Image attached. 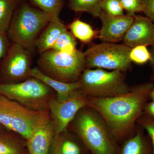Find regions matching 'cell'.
<instances>
[{"label": "cell", "mask_w": 154, "mask_h": 154, "mask_svg": "<svg viewBox=\"0 0 154 154\" xmlns=\"http://www.w3.org/2000/svg\"><path fill=\"white\" fill-rule=\"evenodd\" d=\"M154 86L153 83L148 82L134 86L126 94L115 97L87 96V106L102 116L118 143L123 142L134 133Z\"/></svg>", "instance_id": "6da1fadb"}, {"label": "cell", "mask_w": 154, "mask_h": 154, "mask_svg": "<svg viewBox=\"0 0 154 154\" xmlns=\"http://www.w3.org/2000/svg\"><path fill=\"white\" fill-rule=\"evenodd\" d=\"M91 154H117L119 146L105 122L88 106L79 111L67 128Z\"/></svg>", "instance_id": "7a4b0ae2"}, {"label": "cell", "mask_w": 154, "mask_h": 154, "mask_svg": "<svg viewBox=\"0 0 154 154\" xmlns=\"http://www.w3.org/2000/svg\"><path fill=\"white\" fill-rule=\"evenodd\" d=\"M52 17L40 9L21 2L14 13L8 36L13 43L33 51L37 38Z\"/></svg>", "instance_id": "3957f363"}, {"label": "cell", "mask_w": 154, "mask_h": 154, "mask_svg": "<svg viewBox=\"0 0 154 154\" xmlns=\"http://www.w3.org/2000/svg\"><path fill=\"white\" fill-rule=\"evenodd\" d=\"M50 120L48 110L35 111L0 95V124L26 140Z\"/></svg>", "instance_id": "277c9868"}, {"label": "cell", "mask_w": 154, "mask_h": 154, "mask_svg": "<svg viewBox=\"0 0 154 154\" xmlns=\"http://www.w3.org/2000/svg\"><path fill=\"white\" fill-rule=\"evenodd\" d=\"M37 64L43 73L67 83L75 82L86 69L85 52H65L51 49L40 54Z\"/></svg>", "instance_id": "5b68a950"}, {"label": "cell", "mask_w": 154, "mask_h": 154, "mask_svg": "<svg viewBox=\"0 0 154 154\" xmlns=\"http://www.w3.org/2000/svg\"><path fill=\"white\" fill-rule=\"evenodd\" d=\"M78 82L81 92L86 96L94 98L115 97L126 94L131 89L123 72L119 70L86 69Z\"/></svg>", "instance_id": "8992f818"}, {"label": "cell", "mask_w": 154, "mask_h": 154, "mask_svg": "<svg viewBox=\"0 0 154 154\" xmlns=\"http://www.w3.org/2000/svg\"><path fill=\"white\" fill-rule=\"evenodd\" d=\"M54 91L33 77L20 82L0 83L1 96L35 111L48 110L50 100L56 95H54Z\"/></svg>", "instance_id": "52a82bcc"}, {"label": "cell", "mask_w": 154, "mask_h": 154, "mask_svg": "<svg viewBox=\"0 0 154 154\" xmlns=\"http://www.w3.org/2000/svg\"><path fill=\"white\" fill-rule=\"evenodd\" d=\"M131 49L124 44L103 42L94 45L85 51L86 69L127 71L131 66Z\"/></svg>", "instance_id": "ba28073f"}, {"label": "cell", "mask_w": 154, "mask_h": 154, "mask_svg": "<svg viewBox=\"0 0 154 154\" xmlns=\"http://www.w3.org/2000/svg\"><path fill=\"white\" fill-rule=\"evenodd\" d=\"M87 106V96L79 89L66 99L60 100L56 95L50 100L48 105L50 119L55 133L67 128L77 113Z\"/></svg>", "instance_id": "9c48e42d"}, {"label": "cell", "mask_w": 154, "mask_h": 154, "mask_svg": "<svg viewBox=\"0 0 154 154\" xmlns=\"http://www.w3.org/2000/svg\"><path fill=\"white\" fill-rule=\"evenodd\" d=\"M31 51L13 43L4 57L1 73L7 83L23 82L31 77Z\"/></svg>", "instance_id": "30bf717a"}, {"label": "cell", "mask_w": 154, "mask_h": 154, "mask_svg": "<svg viewBox=\"0 0 154 154\" xmlns=\"http://www.w3.org/2000/svg\"><path fill=\"white\" fill-rule=\"evenodd\" d=\"M99 17L102 23L99 37L105 42L116 43L122 41L134 22V17L111 16L102 11Z\"/></svg>", "instance_id": "8fae6325"}, {"label": "cell", "mask_w": 154, "mask_h": 154, "mask_svg": "<svg viewBox=\"0 0 154 154\" xmlns=\"http://www.w3.org/2000/svg\"><path fill=\"white\" fill-rule=\"evenodd\" d=\"M122 41L131 48L140 45L154 46V22L147 17L135 15Z\"/></svg>", "instance_id": "7c38bea8"}, {"label": "cell", "mask_w": 154, "mask_h": 154, "mask_svg": "<svg viewBox=\"0 0 154 154\" xmlns=\"http://www.w3.org/2000/svg\"><path fill=\"white\" fill-rule=\"evenodd\" d=\"M90 152L82 142L68 128L55 133L50 154H88Z\"/></svg>", "instance_id": "4fadbf2b"}, {"label": "cell", "mask_w": 154, "mask_h": 154, "mask_svg": "<svg viewBox=\"0 0 154 154\" xmlns=\"http://www.w3.org/2000/svg\"><path fill=\"white\" fill-rule=\"evenodd\" d=\"M55 133L51 120L36 130L26 140L28 154H50Z\"/></svg>", "instance_id": "5bb4252c"}, {"label": "cell", "mask_w": 154, "mask_h": 154, "mask_svg": "<svg viewBox=\"0 0 154 154\" xmlns=\"http://www.w3.org/2000/svg\"><path fill=\"white\" fill-rule=\"evenodd\" d=\"M66 30V26L61 22L59 16L52 17L36 40L37 52L41 54L52 49L60 35Z\"/></svg>", "instance_id": "9a60e30c"}, {"label": "cell", "mask_w": 154, "mask_h": 154, "mask_svg": "<svg viewBox=\"0 0 154 154\" xmlns=\"http://www.w3.org/2000/svg\"><path fill=\"white\" fill-rule=\"evenodd\" d=\"M152 152L150 139L140 127L136 128L134 133L119 146L117 154H152Z\"/></svg>", "instance_id": "2e32d148"}, {"label": "cell", "mask_w": 154, "mask_h": 154, "mask_svg": "<svg viewBox=\"0 0 154 154\" xmlns=\"http://www.w3.org/2000/svg\"><path fill=\"white\" fill-rule=\"evenodd\" d=\"M30 76L41 81L52 89L56 93L57 98L60 100L66 99L75 91L79 89L78 81L72 83L60 82L46 75L37 67L31 69Z\"/></svg>", "instance_id": "e0dca14e"}, {"label": "cell", "mask_w": 154, "mask_h": 154, "mask_svg": "<svg viewBox=\"0 0 154 154\" xmlns=\"http://www.w3.org/2000/svg\"><path fill=\"white\" fill-rule=\"evenodd\" d=\"M0 154H28L26 140L6 130L0 134Z\"/></svg>", "instance_id": "ac0fdd59"}, {"label": "cell", "mask_w": 154, "mask_h": 154, "mask_svg": "<svg viewBox=\"0 0 154 154\" xmlns=\"http://www.w3.org/2000/svg\"><path fill=\"white\" fill-rule=\"evenodd\" d=\"M22 0H0V31L7 33L12 18Z\"/></svg>", "instance_id": "d6986e66"}, {"label": "cell", "mask_w": 154, "mask_h": 154, "mask_svg": "<svg viewBox=\"0 0 154 154\" xmlns=\"http://www.w3.org/2000/svg\"><path fill=\"white\" fill-rule=\"evenodd\" d=\"M69 28L75 38L84 43H89L96 36V32L91 25L80 19L73 21Z\"/></svg>", "instance_id": "ffe728a7"}, {"label": "cell", "mask_w": 154, "mask_h": 154, "mask_svg": "<svg viewBox=\"0 0 154 154\" xmlns=\"http://www.w3.org/2000/svg\"><path fill=\"white\" fill-rule=\"evenodd\" d=\"M72 11L85 12L95 17H99L102 10L100 4L102 0H68Z\"/></svg>", "instance_id": "44dd1931"}, {"label": "cell", "mask_w": 154, "mask_h": 154, "mask_svg": "<svg viewBox=\"0 0 154 154\" xmlns=\"http://www.w3.org/2000/svg\"><path fill=\"white\" fill-rule=\"evenodd\" d=\"M77 45L76 38L67 30L60 35L51 49L62 52H72L77 50Z\"/></svg>", "instance_id": "7402d4cb"}, {"label": "cell", "mask_w": 154, "mask_h": 154, "mask_svg": "<svg viewBox=\"0 0 154 154\" xmlns=\"http://www.w3.org/2000/svg\"><path fill=\"white\" fill-rule=\"evenodd\" d=\"M38 8L53 16H59L63 6V0H29Z\"/></svg>", "instance_id": "603a6c76"}, {"label": "cell", "mask_w": 154, "mask_h": 154, "mask_svg": "<svg viewBox=\"0 0 154 154\" xmlns=\"http://www.w3.org/2000/svg\"><path fill=\"white\" fill-rule=\"evenodd\" d=\"M147 47L146 45H140L131 48L129 53L131 61L140 65L150 61L151 54Z\"/></svg>", "instance_id": "cb8c5ba5"}, {"label": "cell", "mask_w": 154, "mask_h": 154, "mask_svg": "<svg viewBox=\"0 0 154 154\" xmlns=\"http://www.w3.org/2000/svg\"><path fill=\"white\" fill-rule=\"evenodd\" d=\"M100 8L102 11L111 16L124 15L123 9L119 0H102Z\"/></svg>", "instance_id": "d4e9b609"}, {"label": "cell", "mask_w": 154, "mask_h": 154, "mask_svg": "<svg viewBox=\"0 0 154 154\" xmlns=\"http://www.w3.org/2000/svg\"><path fill=\"white\" fill-rule=\"evenodd\" d=\"M137 123L147 134L151 141L152 154H154V119L143 113L138 119Z\"/></svg>", "instance_id": "484cf974"}, {"label": "cell", "mask_w": 154, "mask_h": 154, "mask_svg": "<svg viewBox=\"0 0 154 154\" xmlns=\"http://www.w3.org/2000/svg\"><path fill=\"white\" fill-rule=\"evenodd\" d=\"M123 10L127 13V15L134 17L136 13L142 12V7L141 0H119Z\"/></svg>", "instance_id": "4316f807"}, {"label": "cell", "mask_w": 154, "mask_h": 154, "mask_svg": "<svg viewBox=\"0 0 154 154\" xmlns=\"http://www.w3.org/2000/svg\"><path fill=\"white\" fill-rule=\"evenodd\" d=\"M141 2L142 12L154 23V0H141Z\"/></svg>", "instance_id": "83f0119b"}, {"label": "cell", "mask_w": 154, "mask_h": 154, "mask_svg": "<svg viewBox=\"0 0 154 154\" xmlns=\"http://www.w3.org/2000/svg\"><path fill=\"white\" fill-rule=\"evenodd\" d=\"M8 37L7 33L0 31V62L5 57L10 48Z\"/></svg>", "instance_id": "f1b7e54d"}, {"label": "cell", "mask_w": 154, "mask_h": 154, "mask_svg": "<svg viewBox=\"0 0 154 154\" xmlns=\"http://www.w3.org/2000/svg\"><path fill=\"white\" fill-rule=\"evenodd\" d=\"M143 113L154 119V100L147 102L144 108Z\"/></svg>", "instance_id": "f546056e"}, {"label": "cell", "mask_w": 154, "mask_h": 154, "mask_svg": "<svg viewBox=\"0 0 154 154\" xmlns=\"http://www.w3.org/2000/svg\"><path fill=\"white\" fill-rule=\"evenodd\" d=\"M150 51L151 54V59L149 62L152 70V79L154 81V46L152 47V49Z\"/></svg>", "instance_id": "4dcf8cb0"}, {"label": "cell", "mask_w": 154, "mask_h": 154, "mask_svg": "<svg viewBox=\"0 0 154 154\" xmlns=\"http://www.w3.org/2000/svg\"><path fill=\"white\" fill-rule=\"evenodd\" d=\"M152 100H154V86L150 95V98Z\"/></svg>", "instance_id": "1f68e13d"}, {"label": "cell", "mask_w": 154, "mask_h": 154, "mask_svg": "<svg viewBox=\"0 0 154 154\" xmlns=\"http://www.w3.org/2000/svg\"><path fill=\"white\" fill-rule=\"evenodd\" d=\"M7 129H6L2 125L0 124V134L4 132V131H5Z\"/></svg>", "instance_id": "d6a6232c"}, {"label": "cell", "mask_w": 154, "mask_h": 154, "mask_svg": "<svg viewBox=\"0 0 154 154\" xmlns=\"http://www.w3.org/2000/svg\"><path fill=\"white\" fill-rule=\"evenodd\" d=\"M88 154H91V153L90 152V153H88Z\"/></svg>", "instance_id": "836d02e7"}]
</instances>
